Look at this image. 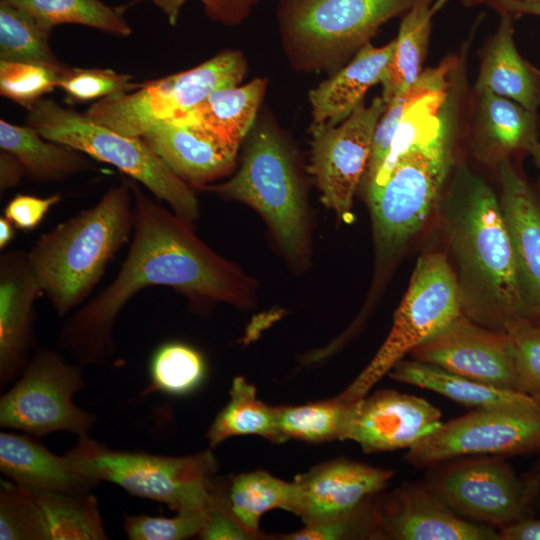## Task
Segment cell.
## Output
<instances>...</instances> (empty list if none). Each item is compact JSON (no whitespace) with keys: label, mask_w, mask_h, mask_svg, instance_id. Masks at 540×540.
<instances>
[{"label":"cell","mask_w":540,"mask_h":540,"mask_svg":"<svg viewBox=\"0 0 540 540\" xmlns=\"http://www.w3.org/2000/svg\"><path fill=\"white\" fill-rule=\"evenodd\" d=\"M499 540H540V517H524L498 531Z\"/></svg>","instance_id":"47"},{"label":"cell","mask_w":540,"mask_h":540,"mask_svg":"<svg viewBox=\"0 0 540 540\" xmlns=\"http://www.w3.org/2000/svg\"><path fill=\"white\" fill-rule=\"evenodd\" d=\"M25 124L49 140L116 167L166 202L188 224L193 226L199 216V203L192 188L142 138L119 133L96 123L85 113L45 97L28 110Z\"/></svg>","instance_id":"7"},{"label":"cell","mask_w":540,"mask_h":540,"mask_svg":"<svg viewBox=\"0 0 540 540\" xmlns=\"http://www.w3.org/2000/svg\"><path fill=\"white\" fill-rule=\"evenodd\" d=\"M497 31L481 55L476 92L490 91L536 111L540 107V70L522 57L514 41L513 15L499 12Z\"/></svg>","instance_id":"24"},{"label":"cell","mask_w":540,"mask_h":540,"mask_svg":"<svg viewBox=\"0 0 540 540\" xmlns=\"http://www.w3.org/2000/svg\"><path fill=\"white\" fill-rule=\"evenodd\" d=\"M15 226L4 216L0 217V249H5L15 237Z\"/></svg>","instance_id":"50"},{"label":"cell","mask_w":540,"mask_h":540,"mask_svg":"<svg viewBox=\"0 0 540 540\" xmlns=\"http://www.w3.org/2000/svg\"><path fill=\"white\" fill-rule=\"evenodd\" d=\"M43 295L28 261L27 251L0 255V387L25 369L35 346L34 304Z\"/></svg>","instance_id":"19"},{"label":"cell","mask_w":540,"mask_h":540,"mask_svg":"<svg viewBox=\"0 0 540 540\" xmlns=\"http://www.w3.org/2000/svg\"><path fill=\"white\" fill-rule=\"evenodd\" d=\"M53 30L59 24H77L118 36L128 37L132 27L125 7H113L101 0H10Z\"/></svg>","instance_id":"33"},{"label":"cell","mask_w":540,"mask_h":540,"mask_svg":"<svg viewBox=\"0 0 540 540\" xmlns=\"http://www.w3.org/2000/svg\"><path fill=\"white\" fill-rule=\"evenodd\" d=\"M394 472L346 458L318 464L298 475L290 512L305 525L343 516L388 484Z\"/></svg>","instance_id":"18"},{"label":"cell","mask_w":540,"mask_h":540,"mask_svg":"<svg viewBox=\"0 0 540 540\" xmlns=\"http://www.w3.org/2000/svg\"><path fill=\"white\" fill-rule=\"evenodd\" d=\"M475 137L484 152L497 159L526 152L538 141L539 121L536 111L492 93L477 92Z\"/></svg>","instance_id":"27"},{"label":"cell","mask_w":540,"mask_h":540,"mask_svg":"<svg viewBox=\"0 0 540 540\" xmlns=\"http://www.w3.org/2000/svg\"><path fill=\"white\" fill-rule=\"evenodd\" d=\"M246 72L243 53L225 50L189 70L100 99L85 115L119 133L140 137L153 125L188 113L214 91L237 86Z\"/></svg>","instance_id":"9"},{"label":"cell","mask_w":540,"mask_h":540,"mask_svg":"<svg viewBox=\"0 0 540 540\" xmlns=\"http://www.w3.org/2000/svg\"><path fill=\"white\" fill-rule=\"evenodd\" d=\"M221 488L232 514L250 532L262 537L265 535L259 528L261 517L276 508L290 511L295 495L294 482H286L263 470L235 475L226 482L221 481Z\"/></svg>","instance_id":"31"},{"label":"cell","mask_w":540,"mask_h":540,"mask_svg":"<svg viewBox=\"0 0 540 540\" xmlns=\"http://www.w3.org/2000/svg\"><path fill=\"white\" fill-rule=\"evenodd\" d=\"M135 224L130 180L42 234L27 251L34 276L60 318L80 306L108 264L132 237Z\"/></svg>","instance_id":"3"},{"label":"cell","mask_w":540,"mask_h":540,"mask_svg":"<svg viewBox=\"0 0 540 540\" xmlns=\"http://www.w3.org/2000/svg\"><path fill=\"white\" fill-rule=\"evenodd\" d=\"M375 496V495H374ZM365 500L351 512L321 523L305 525L304 528L278 537L283 540H343L372 539L373 498Z\"/></svg>","instance_id":"42"},{"label":"cell","mask_w":540,"mask_h":540,"mask_svg":"<svg viewBox=\"0 0 540 540\" xmlns=\"http://www.w3.org/2000/svg\"><path fill=\"white\" fill-rule=\"evenodd\" d=\"M502 214L524 297L526 319L540 324V194L509 159L497 163Z\"/></svg>","instance_id":"20"},{"label":"cell","mask_w":540,"mask_h":540,"mask_svg":"<svg viewBox=\"0 0 540 540\" xmlns=\"http://www.w3.org/2000/svg\"><path fill=\"white\" fill-rule=\"evenodd\" d=\"M206 188L222 199L255 209L288 258L299 262L305 257L307 214L303 189L293 152L269 119L252 131L237 173L226 182Z\"/></svg>","instance_id":"5"},{"label":"cell","mask_w":540,"mask_h":540,"mask_svg":"<svg viewBox=\"0 0 540 540\" xmlns=\"http://www.w3.org/2000/svg\"><path fill=\"white\" fill-rule=\"evenodd\" d=\"M452 162V126L410 147L385 179L366 189L376 252L380 260L398 254L419 232L437 204Z\"/></svg>","instance_id":"8"},{"label":"cell","mask_w":540,"mask_h":540,"mask_svg":"<svg viewBox=\"0 0 540 540\" xmlns=\"http://www.w3.org/2000/svg\"><path fill=\"white\" fill-rule=\"evenodd\" d=\"M372 539L499 540L498 531L464 520L425 483H405L373 498Z\"/></svg>","instance_id":"16"},{"label":"cell","mask_w":540,"mask_h":540,"mask_svg":"<svg viewBox=\"0 0 540 540\" xmlns=\"http://www.w3.org/2000/svg\"><path fill=\"white\" fill-rule=\"evenodd\" d=\"M205 511L178 512L173 517L124 515L123 529L130 540H184L198 536Z\"/></svg>","instance_id":"41"},{"label":"cell","mask_w":540,"mask_h":540,"mask_svg":"<svg viewBox=\"0 0 540 540\" xmlns=\"http://www.w3.org/2000/svg\"><path fill=\"white\" fill-rule=\"evenodd\" d=\"M410 356L485 384L517 391L514 351L507 332L480 325L463 314L413 349Z\"/></svg>","instance_id":"15"},{"label":"cell","mask_w":540,"mask_h":540,"mask_svg":"<svg viewBox=\"0 0 540 540\" xmlns=\"http://www.w3.org/2000/svg\"><path fill=\"white\" fill-rule=\"evenodd\" d=\"M352 402L338 396L297 406H277V424L282 441L310 443L344 440Z\"/></svg>","instance_id":"34"},{"label":"cell","mask_w":540,"mask_h":540,"mask_svg":"<svg viewBox=\"0 0 540 540\" xmlns=\"http://www.w3.org/2000/svg\"><path fill=\"white\" fill-rule=\"evenodd\" d=\"M64 67L0 60V94L30 110L46 94L58 88L59 73Z\"/></svg>","instance_id":"38"},{"label":"cell","mask_w":540,"mask_h":540,"mask_svg":"<svg viewBox=\"0 0 540 540\" xmlns=\"http://www.w3.org/2000/svg\"><path fill=\"white\" fill-rule=\"evenodd\" d=\"M417 0H279L285 54L299 71L334 74L388 20Z\"/></svg>","instance_id":"4"},{"label":"cell","mask_w":540,"mask_h":540,"mask_svg":"<svg viewBox=\"0 0 540 540\" xmlns=\"http://www.w3.org/2000/svg\"><path fill=\"white\" fill-rule=\"evenodd\" d=\"M265 90L266 80L262 78L243 86L218 89L170 122L194 128L238 152L255 125Z\"/></svg>","instance_id":"25"},{"label":"cell","mask_w":540,"mask_h":540,"mask_svg":"<svg viewBox=\"0 0 540 540\" xmlns=\"http://www.w3.org/2000/svg\"><path fill=\"white\" fill-rule=\"evenodd\" d=\"M135 224L125 260L114 280L63 323L58 344L77 363L104 365L116 351L115 322L139 291L170 287L186 297L237 307L253 299V281L202 240L174 212L130 180Z\"/></svg>","instance_id":"1"},{"label":"cell","mask_w":540,"mask_h":540,"mask_svg":"<svg viewBox=\"0 0 540 540\" xmlns=\"http://www.w3.org/2000/svg\"><path fill=\"white\" fill-rule=\"evenodd\" d=\"M134 76L110 68H82L65 66L59 73L57 87L71 103L98 101L116 94L137 89L141 83Z\"/></svg>","instance_id":"39"},{"label":"cell","mask_w":540,"mask_h":540,"mask_svg":"<svg viewBox=\"0 0 540 540\" xmlns=\"http://www.w3.org/2000/svg\"><path fill=\"white\" fill-rule=\"evenodd\" d=\"M51 32L28 12L0 0V60L64 67L49 45Z\"/></svg>","instance_id":"35"},{"label":"cell","mask_w":540,"mask_h":540,"mask_svg":"<svg viewBox=\"0 0 540 540\" xmlns=\"http://www.w3.org/2000/svg\"><path fill=\"white\" fill-rule=\"evenodd\" d=\"M504 331L513 346L517 391L540 405V324L516 318L506 324Z\"/></svg>","instance_id":"40"},{"label":"cell","mask_w":540,"mask_h":540,"mask_svg":"<svg viewBox=\"0 0 540 540\" xmlns=\"http://www.w3.org/2000/svg\"><path fill=\"white\" fill-rule=\"evenodd\" d=\"M26 171L20 160L12 153L0 151V191L1 195L6 191L17 187Z\"/></svg>","instance_id":"46"},{"label":"cell","mask_w":540,"mask_h":540,"mask_svg":"<svg viewBox=\"0 0 540 540\" xmlns=\"http://www.w3.org/2000/svg\"><path fill=\"white\" fill-rule=\"evenodd\" d=\"M539 449L540 408H476L442 423L409 448L405 459L415 467H433L461 456H513Z\"/></svg>","instance_id":"13"},{"label":"cell","mask_w":540,"mask_h":540,"mask_svg":"<svg viewBox=\"0 0 540 540\" xmlns=\"http://www.w3.org/2000/svg\"><path fill=\"white\" fill-rule=\"evenodd\" d=\"M440 410L426 399L379 390L352 402L344 440L366 453L409 449L441 424Z\"/></svg>","instance_id":"17"},{"label":"cell","mask_w":540,"mask_h":540,"mask_svg":"<svg viewBox=\"0 0 540 540\" xmlns=\"http://www.w3.org/2000/svg\"><path fill=\"white\" fill-rule=\"evenodd\" d=\"M0 470L12 482L38 491L90 492L96 485L72 466L66 454L56 455L16 433L0 434Z\"/></svg>","instance_id":"23"},{"label":"cell","mask_w":540,"mask_h":540,"mask_svg":"<svg viewBox=\"0 0 540 540\" xmlns=\"http://www.w3.org/2000/svg\"><path fill=\"white\" fill-rule=\"evenodd\" d=\"M386 108L382 97L361 103L336 126L311 125L310 173L323 203L337 217L352 219L353 197L362 181L371 154L377 123Z\"/></svg>","instance_id":"14"},{"label":"cell","mask_w":540,"mask_h":540,"mask_svg":"<svg viewBox=\"0 0 540 540\" xmlns=\"http://www.w3.org/2000/svg\"><path fill=\"white\" fill-rule=\"evenodd\" d=\"M425 484L456 514L499 529L527 515L537 495L500 457L433 466Z\"/></svg>","instance_id":"12"},{"label":"cell","mask_w":540,"mask_h":540,"mask_svg":"<svg viewBox=\"0 0 540 540\" xmlns=\"http://www.w3.org/2000/svg\"><path fill=\"white\" fill-rule=\"evenodd\" d=\"M442 222L458 268L463 315L497 330L526 318L509 233L493 189L460 167L443 201Z\"/></svg>","instance_id":"2"},{"label":"cell","mask_w":540,"mask_h":540,"mask_svg":"<svg viewBox=\"0 0 540 540\" xmlns=\"http://www.w3.org/2000/svg\"><path fill=\"white\" fill-rule=\"evenodd\" d=\"M136 2L148 1L155 5L167 18L170 25L178 22L181 10L188 0H135ZM207 12L211 6L210 0H199Z\"/></svg>","instance_id":"49"},{"label":"cell","mask_w":540,"mask_h":540,"mask_svg":"<svg viewBox=\"0 0 540 540\" xmlns=\"http://www.w3.org/2000/svg\"><path fill=\"white\" fill-rule=\"evenodd\" d=\"M4 1H10V0H4Z\"/></svg>","instance_id":"55"},{"label":"cell","mask_w":540,"mask_h":540,"mask_svg":"<svg viewBox=\"0 0 540 540\" xmlns=\"http://www.w3.org/2000/svg\"><path fill=\"white\" fill-rule=\"evenodd\" d=\"M448 0H417L404 14L392 58L382 78V99L387 105L408 89L422 73L432 20Z\"/></svg>","instance_id":"29"},{"label":"cell","mask_w":540,"mask_h":540,"mask_svg":"<svg viewBox=\"0 0 540 540\" xmlns=\"http://www.w3.org/2000/svg\"><path fill=\"white\" fill-rule=\"evenodd\" d=\"M260 0H210L211 6L206 12L212 21L228 26L243 22Z\"/></svg>","instance_id":"45"},{"label":"cell","mask_w":540,"mask_h":540,"mask_svg":"<svg viewBox=\"0 0 540 540\" xmlns=\"http://www.w3.org/2000/svg\"><path fill=\"white\" fill-rule=\"evenodd\" d=\"M486 4L497 12H507L513 16L534 15L540 17V1L490 0Z\"/></svg>","instance_id":"48"},{"label":"cell","mask_w":540,"mask_h":540,"mask_svg":"<svg viewBox=\"0 0 540 540\" xmlns=\"http://www.w3.org/2000/svg\"><path fill=\"white\" fill-rule=\"evenodd\" d=\"M242 435H256L273 442H283L277 424L276 407L257 398L255 386L243 377H235L229 401L218 412L206 439L211 448Z\"/></svg>","instance_id":"30"},{"label":"cell","mask_w":540,"mask_h":540,"mask_svg":"<svg viewBox=\"0 0 540 540\" xmlns=\"http://www.w3.org/2000/svg\"><path fill=\"white\" fill-rule=\"evenodd\" d=\"M206 374L205 360L197 349L182 342H167L150 359V382L143 394L188 395L203 384Z\"/></svg>","instance_id":"36"},{"label":"cell","mask_w":540,"mask_h":540,"mask_svg":"<svg viewBox=\"0 0 540 540\" xmlns=\"http://www.w3.org/2000/svg\"><path fill=\"white\" fill-rule=\"evenodd\" d=\"M0 148L14 154L26 176L37 183H59L93 168L84 153L43 137L28 125L0 120Z\"/></svg>","instance_id":"28"},{"label":"cell","mask_w":540,"mask_h":540,"mask_svg":"<svg viewBox=\"0 0 540 540\" xmlns=\"http://www.w3.org/2000/svg\"><path fill=\"white\" fill-rule=\"evenodd\" d=\"M60 194L39 197L30 194H16L4 208L3 215L19 230L33 231L39 226L50 209L61 202Z\"/></svg>","instance_id":"44"},{"label":"cell","mask_w":540,"mask_h":540,"mask_svg":"<svg viewBox=\"0 0 540 540\" xmlns=\"http://www.w3.org/2000/svg\"><path fill=\"white\" fill-rule=\"evenodd\" d=\"M140 138L190 187H205L235 166L236 151L189 126L161 122Z\"/></svg>","instance_id":"21"},{"label":"cell","mask_w":540,"mask_h":540,"mask_svg":"<svg viewBox=\"0 0 540 540\" xmlns=\"http://www.w3.org/2000/svg\"><path fill=\"white\" fill-rule=\"evenodd\" d=\"M388 376L475 409L540 408L536 400L520 392L485 384L414 359L400 360L388 372Z\"/></svg>","instance_id":"26"},{"label":"cell","mask_w":540,"mask_h":540,"mask_svg":"<svg viewBox=\"0 0 540 540\" xmlns=\"http://www.w3.org/2000/svg\"><path fill=\"white\" fill-rule=\"evenodd\" d=\"M198 538L204 540H253L263 539L250 532L227 507L221 481L215 479L210 503Z\"/></svg>","instance_id":"43"},{"label":"cell","mask_w":540,"mask_h":540,"mask_svg":"<svg viewBox=\"0 0 540 540\" xmlns=\"http://www.w3.org/2000/svg\"><path fill=\"white\" fill-rule=\"evenodd\" d=\"M66 455L94 483L116 484L177 513L205 511L211 500L217 461L210 450L186 456L120 451L87 435L79 437Z\"/></svg>","instance_id":"6"},{"label":"cell","mask_w":540,"mask_h":540,"mask_svg":"<svg viewBox=\"0 0 540 540\" xmlns=\"http://www.w3.org/2000/svg\"><path fill=\"white\" fill-rule=\"evenodd\" d=\"M25 489L41 511L48 540L108 539L97 500L90 492Z\"/></svg>","instance_id":"32"},{"label":"cell","mask_w":540,"mask_h":540,"mask_svg":"<svg viewBox=\"0 0 540 540\" xmlns=\"http://www.w3.org/2000/svg\"><path fill=\"white\" fill-rule=\"evenodd\" d=\"M488 1L490 0H468V5H478V4H483V3H487ZM529 1H540V0H529Z\"/></svg>","instance_id":"52"},{"label":"cell","mask_w":540,"mask_h":540,"mask_svg":"<svg viewBox=\"0 0 540 540\" xmlns=\"http://www.w3.org/2000/svg\"><path fill=\"white\" fill-rule=\"evenodd\" d=\"M461 314L458 278L445 256L440 253L420 256L388 337L366 368L338 397L353 402L366 396L406 354Z\"/></svg>","instance_id":"10"},{"label":"cell","mask_w":540,"mask_h":540,"mask_svg":"<svg viewBox=\"0 0 540 540\" xmlns=\"http://www.w3.org/2000/svg\"><path fill=\"white\" fill-rule=\"evenodd\" d=\"M0 539L48 540L41 511L30 493L7 480L0 482Z\"/></svg>","instance_id":"37"},{"label":"cell","mask_w":540,"mask_h":540,"mask_svg":"<svg viewBox=\"0 0 540 540\" xmlns=\"http://www.w3.org/2000/svg\"><path fill=\"white\" fill-rule=\"evenodd\" d=\"M536 469H537V471H538V473L540 475V464L536 467Z\"/></svg>","instance_id":"54"},{"label":"cell","mask_w":540,"mask_h":540,"mask_svg":"<svg viewBox=\"0 0 540 540\" xmlns=\"http://www.w3.org/2000/svg\"><path fill=\"white\" fill-rule=\"evenodd\" d=\"M395 49V39L375 47L363 45L351 61L310 90L312 125L336 126L363 103L367 91L381 83Z\"/></svg>","instance_id":"22"},{"label":"cell","mask_w":540,"mask_h":540,"mask_svg":"<svg viewBox=\"0 0 540 540\" xmlns=\"http://www.w3.org/2000/svg\"><path fill=\"white\" fill-rule=\"evenodd\" d=\"M81 366L56 350H36L0 398V426L38 437L55 432L87 436L96 416L74 402V395L85 387Z\"/></svg>","instance_id":"11"},{"label":"cell","mask_w":540,"mask_h":540,"mask_svg":"<svg viewBox=\"0 0 540 540\" xmlns=\"http://www.w3.org/2000/svg\"><path fill=\"white\" fill-rule=\"evenodd\" d=\"M464 5H468V0H460Z\"/></svg>","instance_id":"53"},{"label":"cell","mask_w":540,"mask_h":540,"mask_svg":"<svg viewBox=\"0 0 540 540\" xmlns=\"http://www.w3.org/2000/svg\"><path fill=\"white\" fill-rule=\"evenodd\" d=\"M528 153L532 156L535 166L540 170V142L536 141L532 144Z\"/></svg>","instance_id":"51"}]
</instances>
